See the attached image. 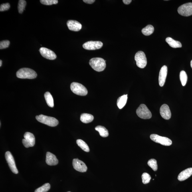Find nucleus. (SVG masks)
<instances>
[{
  "instance_id": "obj_1",
  "label": "nucleus",
  "mask_w": 192,
  "mask_h": 192,
  "mask_svg": "<svg viewBox=\"0 0 192 192\" xmlns=\"http://www.w3.org/2000/svg\"><path fill=\"white\" fill-rule=\"evenodd\" d=\"M89 63L93 69L99 72L103 71L106 67V61L101 58H92L90 60Z\"/></svg>"
},
{
  "instance_id": "obj_2",
  "label": "nucleus",
  "mask_w": 192,
  "mask_h": 192,
  "mask_svg": "<svg viewBox=\"0 0 192 192\" xmlns=\"http://www.w3.org/2000/svg\"><path fill=\"white\" fill-rule=\"evenodd\" d=\"M16 75L18 78L21 79H33L37 76V74L34 70L29 68H22L18 70Z\"/></svg>"
},
{
  "instance_id": "obj_3",
  "label": "nucleus",
  "mask_w": 192,
  "mask_h": 192,
  "mask_svg": "<svg viewBox=\"0 0 192 192\" xmlns=\"http://www.w3.org/2000/svg\"><path fill=\"white\" fill-rule=\"evenodd\" d=\"M38 122L50 127H55L58 125V121L53 117L43 115H40L36 117Z\"/></svg>"
},
{
  "instance_id": "obj_4",
  "label": "nucleus",
  "mask_w": 192,
  "mask_h": 192,
  "mask_svg": "<svg viewBox=\"0 0 192 192\" xmlns=\"http://www.w3.org/2000/svg\"><path fill=\"white\" fill-rule=\"evenodd\" d=\"M70 89L75 94L80 96H86L88 94L86 88L82 84L76 82L72 83Z\"/></svg>"
},
{
  "instance_id": "obj_5",
  "label": "nucleus",
  "mask_w": 192,
  "mask_h": 192,
  "mask_svg": "<svg viewBox=\"0 0 192 192\" xmlns=\"http://www.w3.org/2000/svg\"><path fill=\"white\" fill-rule=\"evenodd\" d=\"M136 114L139 118L143 119H149L151 118V113L145 104L140 105L136 110Z\"/></svg>"
},
{
  "instance_id": "obj_6",
  "label": "nucleus",
  "mask_w": 192,
  "mask_h": 192,
  "mask_svg": "<svg viewBox=\"0 0 192 192\" xmlns=\"http://www.w3.org/2000/svg\"><path fill=\"white\" fill-rule=\"evenodd\" d=\"M136 64L138 67L143 68L145 67L147 64V60L144 52L139 51L136 53L135 57Z\"/></svg>"
},
{
  "instance_id": "obj_7",
  "label": "nucleus",
  "mask_w": 192,
  "mask_h": 192,
  "mask_svg": "<svg viewBox=\"0 0 192 192\" xmlns=\"http://www.w3.org/2000/svg\"><path fill=\"white\" fill-rule=\"evenodd\" d=\"M150 137L154 142L165 146H170L172 143L171 140L167 137L161 136L156 134H151Z\"/></svg>"
},
{
  "instance_id": "obj_8",
  "label": "nucleus",
  "mask_w": 192,
  "mask_h": 192,
  "mask_svg": "<svg viewBox=\"0 0 192 192\" xmlns=\"http://www.w3.org/2000/svg\"><path fill=\"white\" fill-rule=\"evenodd\" d=\"M177 11L179 15L184 17L192 15V3H187L181 5L178 8Z\"/></svg>"
},
{
  "instance_id": "obj_9",
  "label": "nucleus",
  "mask_w": 192,
  "mask_h": 192,
  "mask_svg": "<svg viewBox=\"0 0 192 192\" xmlns=\"http://www.w3.org/2000/svg\"><path fill=\"white\" fill-rule=\"evenodd\" d=\"M24 139L22 140V143L26 148L33 147L35 144V137L31 133L27 132L24 135Z\"/></svg>"
},
{
  "instance_id": "obj_10",
  "label": "nucleus",
  "mask_w": 192,
  "mask_h": 192,
  "mask_svg": "<svg viewBox=\"0 0 192 192\" xmlns=\"http://www.w3.org/2000/svg\"><path fill=\"white\" fill-rule=\"evenodd\" d=\"M5 158L8 164L9 168L12 172L17 174L18 171L16 166V164L13 155L9 151H7L5 153Z\"/></svg>"
},
{
  "instance_id": "obj_11",
  "label": "nucleus",
  "mask_w": 192,
  "mask_h": 192,
  "mask_svg": "<svg viewBox=\"0 0 192 192\" xmlns=\"http://www.w3.org/2000/svg\"><path fill=\"white\" fill-rule=\"evenodd\" d=\"M103 43L100 41H89L83 45L84 49L88 50L99 49L102 47Z\"/></svg>"
},
{
  "instance_id": "obj_12",
  "label": "nucleus",
  "mask_w": 192,
  "mask_h": 192,
  "mask_svg": "<svg viewBox=\"0 0 192 192\" xmlns=\"http://www.w3.org/2000/svg\"><path fill=\"white\" fill-rule=\"evenodd\" d=\"M73 165L76 171L80 172H85L87 170V167L85 164L78 159H73Z\"/></svg>"
},
{
  "instance_id": "obj_13",
  "label": "nucleus",
  "mask_w": 192,
  "mask_h": 192,
  "mask_svg": "<svg viewBox=\"0 0 192 192\" xmlns=\"http://www.w3.org/2000/svg\"><path fill=\"white\" fill-rule=\"evenodd\" d=\"M39 51L41 56L46 59L50 60H55L57 56L54 52L48 48L42 47L40 48Z\"/></svg>"
},
{
  "instance_id": "obj_14",
  "label": "nucleus",
  "mask_w": 192,
  "mask_h": 192,
  "mask_svg": "<svg viewBox=\"0 0 192 192\" xmlns=\"http://www.w3.org/2000/svg\"><path fill=\"white\" fill-rule=\"evenodd\" d=\"M67 25L69 29L72 31H79L82 28V24L80 22L74 20L68 21Z\"/></svg>"
},
{
  "instance_id": "obj_15",
  "label": "nucleus",
  "mask_w": 192,
  "mask_h": 192,
  "mask_svg": "<svg viewBox=\"0 0 192 192\" xmlns=\"http://www.w3.org/2000/svg\"><path fill=\"white\" fill-rule=\"evenodd\" d=\"M168 72L167 66H164L161 68L159 72V86H163L165 84Z\"/></svg>"
},
{
  "instance_id": "obj_16",
  "label": "nucleus",
  "mask_w": 192,
  "mask_h": 192,
  "mask_svg": "<svg viewBox=\"0 0 192 192\" xmlns=\"http://www.w3.org/2000/svg\"><path fill=\"white\" fill-rule=\"evenodd\" d=\"M160 113L161 117L165 120H169L171 117V113L169 107L167 105H162L160 109Z\"/></svg>"
},
{
  "instance_id": "obj_17",
  "label": "nucleus",
  "mask_w": 192,
  "mask_h": 192,
  "mask_svg": "<svg viewBox=\"0 0 192 192\" xmlns=\"http://www.w3.org/2000/svg\"><path fill=\"white\" fill-rule=\"evenodd\" d=\"M46 163L49 165H57L58 161L55 155L50 152H47L46 155Z\"/></svg>"
},
{
  "instance_id": "obj_18",
  "label": "nucleus",
  "mask_w": 192,
  "mask_h": 192,
  "mask_svg": "<svg viewBox=\"0 0 192 192\" xmlns=\"http://www.w3.org/2000/svg\"><path fill=\"white\" fill-rule=\"evenodd\" d=\"M192 175V168H187L179 174L177 179L180 181H183L188 178Z\"/></svg>"
},
{
  "instance_id": "obj_19",
  "label": "nucleus",
  "mask_w": 192,
  "mask_h": 192,
  "mask_svg": "<svg viewBox=\"0 0 192 192\" xmlns=\"http://www.w3.org/2000/svg\"><path fill=\"white\" fill-rule=\"evenodd\" d=\"M166 41L171 47L174 48H181L182 44L180 42L176 41L171 37H168L166 38Z\"/></svg>"
},
{
  "instance_id": "obj_20",
  "label": "nucleus",
  "mask_w": 192,
  "mask_h": 192,
  "mask_svg": "<svg viewBox=\"0 0 192 192\" xmlns=\"http://www.w3.org/2000/svg\"><path fill=\"white\" fill-rule=\"evenodd\" d=\"M94 116L90 114L83 113L80 116V120L81 121L85 124L92 122L94 120Z\"/></svg>"
},
{
  "instance_id": "obj_21",
  "label": "nucleus",
  "mask_w": 192,
  "mask_h": 192,
  "mask_svg": "<svg viewBox=\"0 0 192 192\" xmlns=\"http://www.w3.org/2000/svg\"><path fill=\"white\" fill-rule=\"evenodd\" d=\"M127 100V95L120 97L117 100V105L119 109H122L126 105Z\"/></svg>"
},
{
  "instance_id": "obj_22",
  "label": "nucleus",
  "mask_w": 192,
  "mask_h": 192,
  "mask_svg": "<svg viewBox=\"0 0 192 192\" xmlns=\"http://www.w3.org/2000/svg\"><path fill=\"white\" fill-rule=\"evenodd\" d=\"M95 130L98 131L101 136L106 137L109 136V132L106 127L102 126H98L96 127Z\"/></svg>"
},
{
  "instance_id": "obj_23",
  "label": "nucleus",
  "mask_w": 192,
  "mask_h": 192,
  "mask_svg": "<svg viewBox=\"0 0 192 192\" xmlns=\"http://www.w3.org/2000/svg\"><path fill=\"white\" fill-rule=\"evenodd\" d=\"M44 97L48 106L51 108H53L54 106V99L50 93L49 92H46L44 94Z\"/></svg>"
},
{
  "instance_id": "obj_24",
  "label": "nucleus",
  "mask_w": 192,
  "mask_h": 192,
  "mask_svg": "<svg viewBox=\"0 0 192 192\" xmlns=\"http://www.w3.org/2000/svg\"><path fill=\"white\" fill-rule=\"evenodd\" d=\"M77 144L82 150L86 152H89L90 151L89 148L87 144L82 139H78L76 140Z\"/></svg>"
},
{
  "instance_id": "obj_25",
  "label": "nucleus",
  "mask_w": 192,
  "mask_h": 192,
  "mask_svg": "<svg viewBox=\"0 0 192 192\" xmlns=\"http://www.w3.org/2000/svg\"><path fill=\"white\" fill-rule=\"evenodd\" d=\"M154 31V28L152 25H147L142 30V32L143 35L145 36H149L151 35Z\"/></svg>"
},
{
  "instance_id": "obj_26",
  "label": "nucleus",
  "mask_w": 192,
  "mask_h": 192,
  "mask_svg": "<svg viewBox=\"0 0 192 192\" xmlns=\"http://www.w3.org/2000/svg\"><path fill=\"white\" fill-rule=\"evenodd\" d=\"M180 79L182 85L185 86L187 84V76L186 73L184 70H182L180 74Z\"/></svg>"
},
{
  "instance_id": "obj_27",
  "label": "nucleus",
  "mask_w": 192,
  "mask_h": 192,
  "mask_svg": "<svg viewBox=\"0 0 192 192\" xmlns=\"http://www.w3.org/2000/svg\"><path fill=\"white\" fill-rule=\"evenodd\" d=\"M27 5V2L24 0H20L18 2V10L19 13L22 14L24 10H25V6Z\"/></svg>"
},
{
  "instance_id": "obj_28",
  "label": "nucleus",
  "mask_w": 192,
  "mask_h": 192,
  "mask_svg": "<svg viewBox=\"0 0 192 192\" xmlns=\"http://www.w3.org/2000/svg\"><path fill=\"white\" fill-rule=\"evenodd\" d=\"M50 187L49 183H46L42 187L36 189L35 192H47L50 189Z\"/></svg>"
},
{
  "instance_id": "obj_29",
  "label": "nucleus",
  "mask_w": 192,
  "mask_h": 192,
  "mask_svg": "<svg viewBox=\"0 0 192 192\" xmlns=\"http://www.w3.org/2000/svg\"><path fill=\"white\" fill-rule=\"evenodd\" d=\"M148 164L154 171H156L158 169L157 161L155 159H151L148 161Z\"/></svg>"
},
{
  "instance_id": "obj_30",
  "label": "nucleus",
  "mask_w": 192,
  "mask_h": 192,
  "mask_svg": "<svg viewBox=\"0 0 192 192\" xmlns=\"http://www.w3.org/2000/svg\"><path fill=\"white\" fill-rule=\"evenodd\" d=\"M142 182L145 184H148L150 182L151 177L150 175L147 173H143L142 175Z\"/></svg>"
},
{
  "instance_id": "obj_31",
  "label": "nucleus",
  "mask_w": 192,
  "mask_h": 192,
  "mask_svg": "<svg viewBox=\"0 0 192 192\" xmlns=\"http://www.w3.org/2000/svg\"><path fill=\"white\" fill-rule=\"evenodd\" d=\"M40 2L43 5H56L58 3L57 0H41Z\"/></svg>"
},
{
  "instance_id": "obj_32",
  "label": "nucleus",
  "mask_w": 192,
  "mask_h": 192,
  "mask_svg": "<svg viewBox=\"0 0 192 192\" xmlns=\"http://www.w3.org/2000/svg\"><path fill=\"white\" fill-rule=\"evenodd\" d=\"M10 42L9 40H6L0 42V49H3L9 47Z\"/></svg>"
},
{
  "instance_id": "obj_33",
  "label": "nucleus",
  "mask_w": 192,
  "mask_h": 192,
  "mask_svg": "<svg viewBox=\"0 0 192 192\" xmlns=\"http://www.w3.org/2000/svg\"><path fill=\"white\" fill-rule=\"evenodd\" d=\"M10 5L9 3L2 4L0 7V11H3L9 9L10 8Z\"/></svg>"
},
{
  "instance_id": "obj_34",
  "label": "nucleus",
  "mask_w": 192,
  "mask_h": 192,
  "mask_svg": "<svg viewBox=\"0 0 192 192\" xmlns=\"http://www.w3.org/2000/svg\"><path fill=\"white\" fill-rule=\"evenodd\" d=\"M83 1L86 3L92 4L94 3L95 1V0H83Z\"/></svg>"
},
{
  "instance_id": "obj_35",
  "label": "nucleus",
  "mask_w": 192,
  "mask_h": 192,
  "mask_svg": "<svg viewBox=\"0 0 192 192\" xmlns=\"http://www.w3.org/2000/svg\"><path fill=\"white\" fill-rule=\"evenodd\" d=\"M122 1L123 3L125 4V5H128L132 1H131V0H123Z\"/></svg>"
},
{
  "instance_id": "obj_36",
  "label": "nucleus",
  "mask_w": 192,
  "mask_h": 192,
  "mask_svg": "<svg viewBox=\"0 0 192 192\" xmlns=\"http://www.w3.org/2000/svg\"><path fill=\"white\" fill-rule=\"evenodd\" d=\"M2 61L1 60H0V67H1L2 65Z\"/></svg>"
},
{
  "instance_id": "obj_37",
  "label": "nucleus",
  "mask_w": 192,
  "mask_h": 192,
  "mask_svg": "<svg viewBox=\"0 0 192 192\" xmlns=\"http://www.w3.org/2000/svg\"><path fill=\"white\" fill-rule=\"evenodd\" d=\"M190 65H191V67L192 68V60H191V61Z\"/></svg>"
},
{
  "instance_id": "obj_38",
  "label": "nucleus",
  "mask_w": 192,
  "mask_h": 192,
  "mask_svg": "<svg viewBox=\"0 0 192 192\" xmlns=\"http://www.w3.org/2000/svg\"><path fill=\"white\" fill-rule=\"evenodd\" d=\"M70 192V191H68V192Z\"/></svg>"
}]
</instances>
